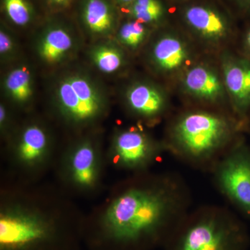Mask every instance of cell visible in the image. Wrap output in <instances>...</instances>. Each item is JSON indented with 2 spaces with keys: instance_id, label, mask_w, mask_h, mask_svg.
<instances>
[{
  "instance_id": "6da1fadb",
  "label": "cell",
  "mask_w": 250,
  "mask_h": 250,
  "mask_svg": "<svg viewBox=\"0 0 250 250\" xmlns=\"http://www.w3.org/2000/svg\"><path fill=\"white\" fill-rule=\"evenodd\" d=\"M186 181L167 172L136 182L111 202L90 233L100 250H152L163 248L190 210Z\"/></svg>"
},
{
  "instance_id": "7a4b0ae2",
  "label": "cell",
  "mask_w": 250,
  "mask_h": 250,
  "mask_svg": "<svg viewBox=\"0 0 250 250\" xmlns=\"http://www.w3.org/2000/svg\"><path fill=\"white\" fill-rule=\"evenodd\" d=\"M246 126L236 116L193 110L179 115L164 143L176 159L200 170L210 171L217 161L239 141Z\"/></svg>"
},
{
  "instance_id": "3957f363",
  "label": "cell",
  "mask_w": 250,
  "mask_h": 250,
  "mask_svg": "<svg viewBox=\"0 0 250 250\" xmlns=\"http://www.w3.org/2000/svg\"><path fill=\"white\" fill-rule=\"evenodd\" d=\"M248 226L236 213L218 205L190 210L164 250H249Z\"/></svg>"
},
{
  "instance_id": "277c9868",
  "label": "cell",
  "mask_w": 250,
  "mask_h": 250,
  "mask_svg": "<svg viewBox=\"0 0 250 250\" xmlns=\"http://www.w3.org/2000/svg\"><path fill=\"white\" fill-rule=\"evenodd\" d=\"M72 236L56 222L22 210L0 215V250H72Z\"/></svg>"
},
{
  "instance_id": "5b68a950",
  "label": "cell",
  "mask_w": 250,
  "mask_h": 250,
  "mask_svg": "<svg viewBox=\"0 0 250 250\" xmlns=\"http://www.w3.org/2000/svg\"><path fill=\"white\" fill-rule=\"evenodd\" d=\"M209 172L217 190L250 221V145L245 138L237 141Z\"/></svg>"
},
{
  "instance_id": "8992f818",
  "label": "cell",
  "mask_w": 250,
  "mask_h": 250,
  "mask_svg": "<svg viewBox=\"0 0 250 250\" xmlns=\"http://www.w3.org/2000/svg\"><path fill=\"white\" fill-rule=\"evenodd\" d=\"M54 98L62 116L74 124L95 121L106 106L100 87L83 74L72 73L62 77L56 86Z\"/></svg>"
},
{
  "instance_id": "52a82bcc",
  "label": "cell",
  "mask_w": 250,
  "mask_h": 250,
  "mask_svg": "<svg viewBox=\"0 0 250 250\" xmlns=\"http://www.w3.org/2000/svg\"><path fill=\"white\" fill-rule=\"evenodd\" d=\"M164 143H158L137 129L120 131L115 136L112 156L115 164L125 169L143 170L154 164L163 151Z\"/></svg>"
},
{
  "instance_id": "ba28073f",
  "label": "cell",
  "mask_w": 250,
  "mask_h": 250,
  "mask_svg": "<svg viewBox=\"0 0 250 250\" xmlns=\"http://www.w3.org/2000/svg\"><path fill=\"white\" fill-rule=\"evenodd\" d=\"M222 71L234 116L246 126L250 115V60L241 54H225Z\"/></svg>"
},
{
  "instance_id": "9c48e42d",
  "label": "cell",
  "mask_w": 250,
  "mask_h": 250,
  "mask_svg": "<svg viewBox=\"0 0 250 250\" xmlns=\"http://www.w3.org/2000/svg\"><path fill=\"white\" fill-rule=\"evenodd\" d=\"M183 18L193 32L210 43H219L231 34V24L229 18L209 5L187 6L184 10Z\"/></svg>"
},
{
  "instance_id": "30bf717a",
  "label": "cell",
  "mask_w": 250,
  "mask_h": 250,
  "mask_svg": "<svg viewBox=\"0 0 250 250\" xmlns=\"http://www.w3.org/2000/svg\"><path fill=\"white\" fill-rule=\"evenodd\" d=\"M125 99L128 108L135 116L148 121L159 119L167 108L165 93L147 82H138L130 85Z\"/></svg>"
},
{
  "instance_id": "8fae6325",
  "label": "cell",
  "mask_w": 250,
  "mask_h": 250,
  "mask_svg": "<svg viewBox=\"0 0 250 250\" xmlns=\"http://www.w3.org/2000/svg\"><path fill=\"white\" fill-rule=\"evenodd\" d=\"M190 56L187 42L173 34L161 36L154 42L150 51L153 66L164 75L182 70L189 62Z\"/></svg>"
},
{
  "instance_id": "7c38bea8",
  "label": "cell",
  "mask_w": 250,
  "mask_h": 250,
  "mask_svg": "<svg viewBox=\"0 0 250 250\" xmlns=\"http://www.w3.org/2000/svg\"><path fill=\"white\" fill-rule=\"evenodd\" d=\"M184 90L192 98L209 103L221 101L226 91L223 79L208 65L190 67L182 80Z\"/></svg>"
},
{
  "instance_id": "4fadbf2b",
  "label": "cell",
  "mask_w": 250,
  "mask_h": 250,
  "mask_svg": "<svg viewBox=\"0 0 250 250\" xmlns=\"http://www.w3.org/2000/svg\"><path fill=\"white\" fill-rule=\"evenodd\" d=\"M72 182L81 188H90L98 181V152L89 142L80 143L72 150L68 163Z\"/></svg>"
},
{
  "instance_id": "5bb4252c",
  "label": "cell",
  "mask_w": 250,
  "mask_h": 250,
  "mask_svg": "<svg viewBox=\"0 0 250 250\" xmlns=\"http://www.w3.org/2000/svg\"><path fill=\"white\" fill-rule=\"evenodd\" d=\"M49 138L43 128L32 125L24 129L18 143V159L27 166L39 164L47 156Z\"/></svg>"
},
{
  "instance_id": "9a60e30c",
  "label": "cell",
  "mask_w": 250,
  "mask_h": 250,
  "mask_svg": "<svg viewBox=\"0 0 250 250\" xmlns=\"http://www.w3.org/2000/svg\"><path fill=\"white\" fill-rule=\"evenodd\" d=\"M73 46V37L68 31L62 27L51 28L41 37L38 53L46 63H58L70 53Z\"/></svg>"
},
{
  "instance_id": "2e32d148",
  "label": "cell",
  "mask_w": 250,
  "mask_h": 250,
  "mask_svg": "<svg viewBox=\"0 0 250 250\" xmlns=\"http://www.w3.org/2000/svg\"><path fill=\"white\" fill-rule=\"evenodd\" d=\"M85 26L96 35H106L114 27V16L104 0H87L83 11Z\"/></svg>"
},
{
  "instance_id": "e0dca14e",
  "label": "cell",
  "mask_w": 250,
  "mask_h": 250,
  "mask_svg": "<svg viewBox=\"0 0 250 250\" xmlns=\"http://www.w3.org/2000/svg\"><path fill=\"white\" fill-rule=\"evenodd\" d=\"M4 88L9 98L15 103H27L34 93L30 70L26 66L13 69L5 78Z\"/></svg>"
},
{
  "instance_id": "ac0fdd59",
  "label": "cell",
  "mask_w": 250,
  "mask_h": 250,
  "mask_svg": "<svg viewBox=\"0 0 250 250\" xmlns=\"http://www.w3.org/2000/svg\"><path fill=\"white\" fill-rule=\"evenodd\" d=\"M92 62L100 72L106 74L115 73L123 67L124 54L116 46L102 44L91 51Z\"/></svg>"
},
{
  "instance_id": "d6986e66",
  "label": "cell",
  "mask_w": 250,
  "mask_h": 250,
  "mask_svg": "<svg viewBox=\"0 0 250 250\" xmlns=\"http://www.w3.org/2000/svg\"><path fill=\"white\" fill-rule=\"evenodd\" d=\"M165 7L160 0H136L131 4V14L143 24L159 22L165 16Z\"/></svg>"
},
{
  "instance_id": "ffe728a7",
  "label": "cell",
  "mask_w": 250,
  "mask_h": 250,
  "mask_svg": "<svg viewBox=\"0 0 250 250\" xmlns=\"http://www.w3.org/2000/svg\"><path fill=\"white\" fill-rule=\"evenodd\" d=\"M148 31L145 24L137 21L125 23L120 29L118 39L125 47L137 49L147 39Z\"/></svg>"
},
{
  "instance_id": "44dd1931",
  "label": "cell",
  "mask_w": 250,
  "mask_h": 250,
  "mask_svg": "<svg viewBox=\"0 0 250 250\" xmlns=\"http://www.w3.org/2000/svg\"><path fill=\"white\" fill-rule=\"evenodd\" d=\"M5 11L11 22L18 26H25L30 22L31 10L25 0H4Z\"/></svg>"
},
{
  "instance_id": "7402d4cb",
  "label": "cell",
  "mask_w": 250,
  "mask_h": 250,
  "mask_svg": "<svg viewBox=\"0 0 250 250\" xmlns=\"http://www.w3.org/2000/svg\"><path fill=\"white\" fill-rule=\"evenodd\" d=\"M14 52V41L4 30L0 31V54L3 58L9 57Z\"/></svg>"
},
{
  "instance_id": "603a6c76",
  "label": "cell",
  "mask_w": 250,
  "mask_h": 250,
  "mask_svg": "<svg viewBox=\"0 0 250 250\" xmlns=\"http://www.w3.org/2000/svg\"><path fill=\"white\" fill-rule=\"evenodd\" d=\"M250 60V24L247 27L242 37V54Z\"/></svg>"
},
{
  "instance_id": "cb8c5ba5",
  "label": "cell",
  "mask_w": 250,
  "mask_h": 250,
  "mask_svg": "<svg viewBox=\"0 0 250 250\" xmlns=\"http://www.w3.org/2000/svg\"><path fill=\"white\" fill-rule=\"evenodd\" d=\"M243 14L250 16V0H230Z\"/></svg>"
},
{
  "instance_id": "d4e9b609",
  "label": "cell",
  "mask_w": 250,
  "mask_h": 250,
  "mask_svg": "<svg viewBox=\"0 0 250 250\" xmlns=\"http://www.w3.org/2000/svg\"><path fill=\"white\" fill-rule=\"evenodd\" d=\"M7 113H6V109L3 104H1L0 106V124H1V128H4L5 125H6V121H7Z\"/></svg>"
},
{
  "instance_id": "484cf974",
  "label": "cell",
  "mask_w": 250,
  "mask_h": 250,
  "mask_svg": "<svg viewBox=\"0 0 250 250\" xmlns=\"http://www.w3.org/2000/svg\"><path fill=\"white\" fill-rule=\"evenodd\" d=\"M54 4L59 6H65L70 1V0H51Z\"/></svg>"
},
{
  "instance_id": "4316f807",
  "label": "cell",
  "mask_w": 250,
  "mask_h": 250,
  "mask_svg": "<svg viewBox=\"0 0 250 250\" xmlns=\"http://www.w3.org/2000/svg\"><path fill=\"white\" fill-rule=\"evenodd\" d=\"M118 1H120L121 3H123V4H132L134 1L136 0H118Z\"/></svg>"
},
{
  "instance_id": "83f0119b",
  "label": "cell",
  "mask_w": 250,
  "mask_h": 250,
  "mask_svg": "<svg viewBox=\"0 0 250 250\" xmlns=\"http://www.w3.org/2000/svg\"><path fill=\"white\" fill-rule=\"evenodd\" d=\"M246 131H249L250 132V115L248 117V121L246 123Z\"/></svg>"
}]
</instances>
